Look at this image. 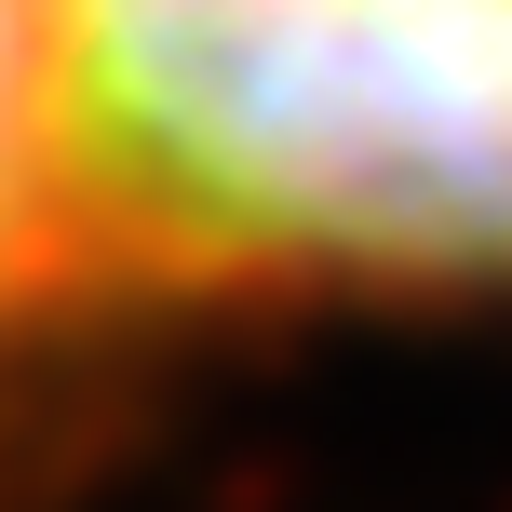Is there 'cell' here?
<instances>
[{"label":"cell","mask_w":512,"mask_h":512,"mask_svg":"<svg viewBox=\"0 0 512 512\" xmlns=\"http://www.w3.org/2000/svg\"><path fill=\"white\" fill-rule=\"evenodd\" d=\"M81 230L95 216L68 162V0H0V297Z\"/></svg>","instance_id":"cell-2"},{"label":"cell","mask_w":512,"mask_h":512,"mask_svg":"<svg viewBox=\"0 0 512 512\" xmlns=\"http://www.w3.org/2000/svg\"><path fill=\"white\" fill-rule=\"evenodd\" d=\"M68 162L122 256L512 283V0H68Z\"/></svg>","instance_id":"cell-1"}]
</instances>
